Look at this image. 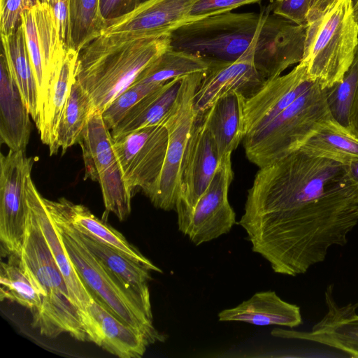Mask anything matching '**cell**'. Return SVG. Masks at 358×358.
Listing matches in <instances>:
<instances>
[{
	"mask_svg": "<svg viewBox=\"0 0 358 358\" xmlns=\"http://www.w3.org/2000/svg\"><path fill=\"white\" fill-rule=\"evenodd\" d=\"M162 85L133 83L101 112L107 127L111 131L136 103Z\"/></svg>",
	"mask_w": 358,
	"mask_h": 358,
	"instance_id": "d590c367",
	"label": "cell"
},
{
	"mask_svg": "<svg viewBox=\"0 0 358 358\" xmlns=\"http://www.w3.org/2000/svg\"><path fill=\"white\" fill-rule=\"evenodd\" d=\"M169 134L164 125L141 128L114 138L123 179L132 192L140 189L150 199L166 157Z\"/></svg>",
	"mask_w": 358,
	"mask_h": 358,
	"instance_id": "30bf717a",
	"label": "cell"
},
{
	"mask_svg": "<svg viewBox=\"0 0 358 358\" xmlns=\"http://www.w3.org/2000/svg\"><path fill=\"white\" fill-rule=\"evenodd\" d=\"M300 149L312 156L347 165L358 160V131L331 118Z\"/></svg>",
	"mask_w": 358,
	"mask_h": 358,
	"instance_id": "4316f807",
	"label": "cell"
},
{
	"mask_svg": "<svg viewBox=\"0 0 358 358\" xmlns=\"http://www.w3.org/2000/svg\"><path fill=\"white\" fill-rule=\"evenodd\" d=\"M43 201L75 269L93 299L143 334L150 345L164 342L166 336L153 325L151 302L127 287L86 248L55 201L44 197Z\"/></svg>",
	"mask_w": 358,
	"mask_h": 358,
	"instance_id": "277c9868",
	"label": "cell"
},
{
	"mask_svg": "<svg viewBox=\"0 0 358 358\" xmlns=\"http://www.w3.org/2000/svg\"><path fill=\"white\" fill-rule=\"evenodd\" d=\"M335 0H309L308 17L322 13Z\"/></svg>",
	"mask_w": 358,
	"mask_h": 358,
	"instance_id": "b9f144b4",
	"label": "cell"
},
{
	"mask_svg": "<svg viewBox=\"0 0 358 358\" xmlns=\"http://www.w3.org/2000/svg\"><path fill=\"white\" fill-rule=\"evenodd\" d=\"M170 35L100 34L78 52L75 78L102 112L170 48Z\"/></svg>",
	"mask_w": 358,
	"mask_h": 358,
	"instance_id": "3957f363",
	"label": "cell"
},
{
	"mask_svg": "<svg viewBox=\"0 0 358 358\" xmlns=\"http://www.w3.org/2000/svg\"><path fill=\"white\" fill-rule=\"evenodd\" d=\"M74 229L86 248L104 266L131 290L150 301L148 282L152 279L150 272L155 271L152 268L130 259L121 252Z\"/></svg>",
	"mask_w": 358,
	"mask_h": 358,
	"instance_id": "f1b7e54d",
	"label": "cell"
},
{
	"mask_svg": "<svg viewBox=\"0 0 358 358\" xmlns=\"http://www.w3.org/2000/svg\"><path fill=\"white\" fill-rule=\"evenodd\" d=\"M92 320V341L120 358H140L150 344L138 331L122 322L93 299L87 308Z\"/></svg>",
	"mask_w": 358,
	"mask_h": 358,
	"instance_id": "44dd1931",
	"label": "cell"
},
{
	"mask_svg": "<svg viewBox=\"0 0 358 358\" xmlns=\"http://www.w3.org/2000/svg\"><path fill=\"white\" fill-rule=\"evenodd\" d=\"M333 291L334 285H329L324 292L327 313L310 331L275 328L271 334L280 338L317 343L340 350L349 357H358V302L339 306Z\"/></svg>",
	"mask_w": 358,
	"mask_h": 358,
	"instance_id": "2e32d148",
	"label": "cell"
},
{
	"mask_svg": "<svg viewBox=\"0 0 358 358\" xmlns=\"http://www.w3.org/2000/svg\"><path fill=\"white\" fill-rule=\"evenodd\" d=\"M348 180L345 165L299 149L259 168L238 224L247 235L264 231L306 211Z\"/></svg>",
	"mask_w": 358,
	"mask_h": 358,
	"instance_id": "7a4b0ae2",
	"label": "cell"
},
{
	"mask_svg": "<svg viewBox=\"0 0 358 358\" xmlns=\"http://www.w3.org/2000/svg\"><path fill=\"white\" fill-rule=\"evenodd\" d=\"M215 143L201 114L192 127L184 154L176 211L192 208L211 182L220 162Z\"/></svg>",
	"mask_w": 358,
	"mask_h": 358,
	"instance_id": "9a60e30c",
	"label": "cell"
},
{
	"mask_svg": "<svg viewBox=\"0 0 358 358\" xmlns=\"http://www.w3.org/2000/svg\"><path fill=\"white\" fill-rule=\"evenodd\" d=\"M245 100L242 93L235 91L221 97L201 113L221 159L231 155L245 136Z\"/></svg>",
	"mask_w": 358,
	"mask_h": 358,
	"instance_id": "7402d4cb",
	"label": "cell"
},
{
	"mask_svg": "<svg viewBox=\"0 0 358 358\" xmlns=\"http://www.w3.org/2000/svg\"><path fill=\"white\" fill-rule=\"evenodd\" d=\"M272 13L299 25L306 24L309 0H270Z\"/></svg>",
	"mask_w": 358,
	"mask_h": 358,
	"instance_id": "74e56055",
	"label": "cell"
},
{
	"mask_svg": "<svg viewBox=\"0 0 358 358\" xmlns=\"http://www.w3.org/2000/svg\"><path fill=\"white\" fill-rule=\"evenodd\" d=\"M316 83L299 62L288 73L265 81L245 103V136L266 126Z\"/></svg>",
	"mask_w": 358,
	"mask_h": 358,
	"instance_id": "e0dca14e",
	"label": "cell"
},
{
	"mask_svg": "<svg viewBox=\"0 0 358 358\" xmlns=\"http://www.w3.org/2000/svg\"><path fill=\"white\" fill-rule=\"evenodd\" d=\"M21 23L36 80L41 115L50 80L61 66L66 48L54 10L48 3L38 0L22 13Z\"/></svg>",
	"mask_w": 358,
	"mask_h": 358,
	"instance_id": "7c38bea8",
	"label": "cell"
},
{
	"mask_svg": "<svg viewBox=\"0 0 358 358\" xmlns=\"http://www.w3.org/2000/svg\"><path fill=\"white\" fill-rule=\"evenodd\" d=\"M262 0H199L193 6L190 16L201 19L208 16L232 11L234 9Z\"/></svg>",
	"mask_w": 358,
	"mask_h": 358,
	"instance_id": "f35d334b",
	"label": "cell"
},
{
	"mask_svg": "<svg viewBox=\"0 0 358 358\" xmlns=\"http://www.w3.org/2000/svg\"><path fill=\"white\" fill-rule=\"evenodd\" d=\"M102 192L106 210L120 220H125L131 213L132 192L125 183L117 162L101 172L98 180Z\"/></svg>",
	"mask_w": 358,
	"mask_h": 358,
	"instance_id": "836d02e7",
	"label": "cell"
},
{
	"mask_svg": "<svg viewBox=\"0 0 358 358\" xmlns=\"http://www.w3.org/2000/svg\"><path fill=\"white\" fill-rule=\"evenodd\" d=\"M358 83V50L343 79L325 88L327 104L332 117L343 126H351L350 117Z\"/></svg>",
	"mask_w": 358,
	"mask_h": 358,
	"instance_id": "e575fe53",
	"label": "cell"
},
{
	"mask_svg": "<svg viewBox=\"0 0 358 358\" xmlns=\"http://www.w3.org/2000/svg\"><path fill=\"white\" fill-rule=\"evenodd\" d=\"M134 0H100L101 13L105 21L115 18L133 8Z\"/></svg>",
	"mask_w": 358,
	"mask_h": 358,
	"instance_id": "60d3db41",
	"label": "cell"
},
{
	"mask_svg": "<svg viewBox=\"0 0 358 358\" xmlns=\"http://www.w3.org/2000/svg\"><path fill=\"white\" fill-rule=\"evenodd\" d=\"M358 50V22L351 0H335L308 17L303 63L309 78L323 88L341 80Z\"/></svg>",
	"mask_w": 358,
	"mask_h": 358,
	"instance_id": "8992f818",
	"label": "cell"
},
{
	"mask_svg": "<svg viewBox=\"0 0 358 358\" xmlns=\"http://www.w3.org/2000/svg\"><path fill=\"white\" fill-rule=\"evenodd\" d=\"M92 112L90 96L75 78L58 122L55 154L59 148L64 154L68 148L78 143L80 134Z\"/></svg>",
	"mask_w": 358,
	"mask_h": 358,
	"instance_id": "4dcf8cb0",
	"label": "cell"
},
{
	"mask_svg": "<svg viewBox=\"0 0 358 358\" xmlns=\"http://www.w3.org/2000/svg\"><path fill=\"white\" fill-rule=\"evenodd\" d=\"M212 59L169 48L138 75L134 83L162 85L176 78L206 73Z\"/></svg>",
	"mask_w": 358,
	"mask_h": 358,
	"instance_id": "f546056e",
	"label": "cell"
},
{
	"mask_svg": "<svg viewBox=\"0 0 358 358\" xmlns=\"http://www.w3.org/2000/svg\"><path fill=\"white\" fill-rule=\"evenodd\" d=\"M78 52L66 49L64 60L50 80L45 101L36 127L41 141L55 155V145L58 122L75 81V71Z\"/></svg>",
	"mask_w": 358,
	"mask_h": 358,
	"instance_id": "603a6c76",
	"label": "cell"
},
{
	"mask_svg": "<svg viewBox=\"0 0 358 358\" xmlns=\"http://www.w3.org/2000/svg\"><path fill=\"white\" fill-rule=\"evenodd\" d=\"M199 0H145L129 12L106 21L100 34L170 35L180 26L199 20L190 12Z\"/></svg>",
	"mask_w": 358,
	"mask_h": 358,
	"instance_id": "5bb4252c",
	"label": "cell"
},
{
	"mask_svg": "<svg viewBox=\"0 0 358 358\" xmlns=\"http://www.w3.org/2000/svg\"><path fill=\"white\" fill-rule=\"evenodd\" d=\"M1 301L15 302L29 309L32 314L41 304V296L20 262V257L10 255L7 262L0 266Z\"/></svg>",
	"mask_w": 358,
	"mask_h": 358,
	"instance_id": "1f68e13d",
	"label": "cell"
},
{
	"mask_svg": "<svg viewBox=\"0 0 358 358\" xmlns=\"http://www.w3.org/2000/svg\"><path fill=\"white\" fill-rule=\"evenodd\" d=\"M204 74L196 73L182 78L176 104L162 124L169 134L167 150L156 188L149 199L156 208L164 210L176 208L182 159L199 115L194 110V98Z\"/></svg>",
	"mask_w": 358,
	"mask_h": 358,
	"instance_id": "ba28073f",
	"label": "cell"
},
{
	"mask_svg": "<svg viewBox=\"0 0 358 358\" xmlns=\"http://www.w3.org/2000/svg\"><path fill=\"white\" fill-rule=\"evenodd\" d=\"M48 3L53 9L58 22L61 38L67 49L69 34L70 0H40Z\"/></svg>",
	"mask_w": 358,
	"mask_h": 358,
	"instance_id": "ab89813d",
	"label": "cell"
},
{
	"mask_svg": "<svg viewBox=\"0 0 358 358\" xmlns=\"http://www.w3.org/2000/svg\"><path fill=\"white\" fill-rule=\"evenodd\" d=\"M259 52L260 45L255 43L234 61L212 59L194 95L196 112L203 113L219 99L231 92H239L247 99L258 91L266 80L255 64V57Z\"/></svg>",
	"mask_w": 358,
	"mask_h": 358,
	"instance_id": "4fadbf2b",
	"label": "cell"
},
{
	"mask_svg": "<svg viewBox=\"0 0 358 358\" xmlns=\"http://www.w3.org/2000/svg\"><path fill=\"white\" fill-rule=\"evenodd\" d=\"M183 78L167 81L136 103L111 130L113 138L141 128L162 125L176 104Z\"/></svg>",
	"mask_w": 358,
	"mask_h": 358,
	"instance_id": "cb8c5ba5",
	"label": "cell"
},
{
	"mask_svg": "<svg viewBox=\"0 0 358 358\" xmlns=\"http://www.w3.org/2000/svg\"><path fill=\"white\" fill-rule=\"evenodd\" d=\"M55 201L64 216L80 233L121 252L137 262L152 268L155 272H162L120 232L96 217L83 205L75 204L64 198Z\"/></svg>",
	"mask_w": 358,
	"mask_h": 358,
	"instance_id": "d4e9b609",
	"label": "cell"
},
{
	"mask_svg": "<svg viewBox=\"0 0 358 358\" xmlns=\"http://www.w3.org/2000/svg\"><path fill=\"white\" fill-rule=\"evenodd\" d=\"M1 36L2 52L10 73L22 95L31 118L36 124L40 117L38 92L22 23L13 32Z\"/></svg>",
	"mask_w": 358,
	"mask_h": 358,
	"instance_id": "484cf974",
	"label": "cell"
},
{
	"mask_svg": "<svg viewBox=\"0 0 358 358\" xmlns=\"http://www.w3.org/2000/svg\"><path fill=\"white\" fill-rule=\"evenodd\" d=\"M19 257L22 267L42 299L40 308L31 315V326L48 338L67 333L80 341H89L85 325L87 315L72 302L65 279L29 206L27 230Z\"/></svg>",
	"mask_w": 358,
	"mask_h": 358,
	"instance_id": "5b68a950",
	"label": "cell"
},
{
	"mask_svg": "<svg viewBox=\"0 0 358 358\" xmlns=\"http://www.w3.org/2000/svg\"><path fill=\"white\" fill-rule=\"evenodd\" d=\"M350 125L358 131V83L350 117Z\"/></svg>",
	"mask_w": 358,
	"mask_h": 358,
	"instance_id": "7bdbcfd3",
	"label": "cell"
},
{
	"mask_svg": "<svg viewBox=\"0 0 358 358\" xmlns=\"http://www.w3.org/2000/svg\"><path fill=\"white\" fill-rule=\"evenodd\" d=\"M34 161L24 150L0 155V241L6 254L20 255L22 249L28 217L24 182Z\"/></svg>",
	"mask_w": 358,
	"mask_h": 358,
	"instance_id": "8fae6325",
	"label": "cell"
},
{
	"mask_svg": "<svg viewBox=\"0 0 358 358\" xmlns=\"http://www.w3.org/2000/svg\"><path fill=\"white\" fill-rule=\"evenodd\" d=\"M220 322H241L257 326L290 329L303 323L300 307L282 300L274 291L259 292L236 307L218 313Z\"/></svg>",
	"mask_w": 358,
	"mask_h": 358,
	"instance_id": "ffe728a7",
	"label": "cell"
},
{
	"mask_svg": "<svg viewBox=\"0 0 358 358\" xmlns=\"http://www.w3.org/2000/svg\"><path fill=\"white\" fill-rule=\"evenodd\" d=\"M30 113L12 76L4 54L0 57V138L13 151L24 150L29 143Z\"/></svg>",
	"mask_w": 358,
	"mask_h": 358,
	"instance_id": "d6986e66",
	"label": "cell"
},
{
	"mask_svg": "<svg viewBox=\"0 0 358 358\" xmlns=\"http://www.w3.org/2000/svg\"><path fill=\"white\" fill-rule=\"evenodd\" d=\"M331 118L325 89L316 82L266 126L244 137L246 156L259 168L266 166L300 149Z\"/></svg>",
	"mask_w": 358,
	"mask_h": 358,
	"instance_id": "52a82bcc",
	"label": "cell"
},
{
	"mask_svg": "<svg viewBox=\"0 0 358 358\" xmlns=\"http://www.w3.org/2000/svg\"><path fill=\"white\" fill-rule=\"evenodd\" d=\"M101 111H93L83 129L78 143L85 165L84 178L97 181L99 174L117 162L114 138Z\"/></svg>",
	"mask_w": 358,
	"mask_h": 358,
	"instance_id": "83f0119b",
	"label": "cell"
},
{
	"mask_svg": "<svg viewBox=\"0 0 358 358\" xmlns=\"http://www.w3.org/2000/svg\"><path fill=\"white\" fill-rule=\"evenodd\" d=\"M105 24L100 0H70L67 49L72 48L78 52L100 35Z\"/></svg>",
	"mask_w": 358,
	"mask_h": 358,
	"instance_id": "d6a6232c",
	"label": "cell"
},
{
	"mask_svg": "<svg viewBox=\"0 0 358 358\" xmlns=\"http://www.w3.org/2000/svg\"><path fill=\"white\" fill-rule=\"evenodd\" d=\"M306 24L299 25L271 13H222L186 23L170 34L171 48L219 61H234L255 43L260 52L255 66L272 79L303 55Z\"/></svg>",
	"mask_w": 358,
	"mask_h": 358,
	"instance_id": "6da1fadb",
	"label": "cell"
},
{
	"mask_svg": "<svg viewBox=\"0 0 358 358\" xmlns=\"http://www.w3.org/2000/svg\"><path fill=\"white\" fill-rule=\"evenodd\" d=\"M24 189L27 205L34 212L52 256L65 279L71 299L79 310L87 314V308L94 299L75 269L60 234L43 203V196L31 178V173L25 178Z\"/></svg>",
	"mask_w": 358,
	"mask_h": 358,
	"instance_id": "ac0fdd59",
	"label": "cell"
},
{
	"mask_svg": "<svg viewBox=\"0 0 358 358\" xmlns=\"http://www.w3.org/2000/svg\"><path fill=\"white\" fill-rule=\"evenodd\" d=\"M231 155L221 162L206 191L191 208L176 211L178 229L195 245L228 234L236 223L228 199L233 180Z\"/></svg>",
	"mask_w": 358,
	"mask_h": 358,
	"instance_id": "9c48e42d",
	"label": "cell"
},
{
	"mask_svg": "<svg viewBox=\"0 0 358 358\" xmlns=\"http://www.w3.org/2000/svg\"><path fill=\"white\" fill-rule=\"evenodd\" d=\"M38 0H1V35H7L21 24L22 13L31 8Z\"/></svg>",
	"mask_w": 358,
	"mask_h": 358,
	"instance_id": "8d00e7d4",
	"label": "cell"
},
{
	"mask_svg": "<svg viewBox=\"0 0 358 358\" xmlns=\"http://www.w3.org/2000/svg\"><path fill=\"white\" fill-rule=\"evenodd\" d=\"M351 3L355 19L358 22V0H351Z\"/></svg>",
	"mask_w": 358,
	"mask_h": 358,
	"instance_id": "f6af8a7d",
	"label": "cell"
},
{
	"mask_svg": "<svg viewBox=\"0 0 358 358\" xmlns=\"http://www.w3.org/2000/svg\"><path fill=\"white\" fill-rule=\"evenodd\" d=\"M345 166L349 179L358 185V160L351 162Z\"/></svg>",
	"mask_w": 358,
	"mask_h": 358,
	"instance_id": "ee69618b",
	"label": "cell"
},
{
	"mask_svg": "<svg viewBox=\"0 0 358 358\" xmlns=\"http://www.w3.org/2000/svg\"><path fill=\"white\" fill-rule=\"evenodd\" d=\"M145 0H134L133 1V8L136 7L137 5H138L140 3L144 1ZM132 8V9H133Z\"/></svg>",
	"mask_w": 358,
	"mask_h": 358,
	"instance_id": "bcb514c9",
	"label": "cell"
}]
</instances>
